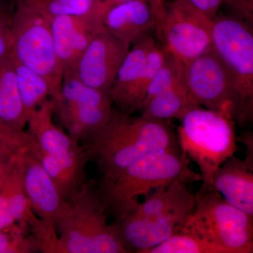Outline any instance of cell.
<instances>
[{"mask_svg": "<svg viewBox=\"0 0 253 253\" xmlns=\"http://www.w3.org/2000/svg\"><path fill=\"white\" fill-rule=\"evenodd\" d=\"M190 4L211 19L217 16L218 10L226 0H187Z\"/></svg>", "mask_w": 253, "mask_h": 253, "instance_id": "30", "label": "cell"}, {"mask_svg": "<svg viewBox=\"0 0 253 253\" xmlns=\"http://www.w3.org/2000/svg\"><path fill=\"white\" fill-rule=\"evenodd\" d=\"M188 89L198 104L237 121L239 96L227 68L214 50L184 65Z\"/></svg>", "mask_w": 253, "mask_h": 253, "instance_id": "10", "label": "cell"}, {"mask_svg": "<svg viewBox=\"0 0 253 253\" xmlns=\"http://www.w3.org/2000/svg\"><path fill=\"white\" fill-rule=\"evenodd\" d=\"M54 101L47 99L28 116V132L36 141L38 153L59 156L73 152L81 147L80 143L55 124Z\"/></svg>", "mask_w": 253, "mask_h": 253, "instance_id": "18", "label": "cell"}, {"mask_svg": "<svg viewBox=\"0 0 253 253\" xmlns=\"http://www.w3.org/2000/svg\"><path fill=\"white\" fill-rule=\"evenodd\" d=\"M12 14L6 6L0 4V60L12 51Z\"/></svg>", "mask_w": 253, "mask_h": 253, "instance_id": "29", "label": "cell"}, {"mask_svg": "<svg viewBox=\"0 0 253 253\" xmlns=\"http://www.w3.org/2000/svg\"><path fill=\"white\" fill-rule=\"evenodd\" d=\"M86 141L84 148L101 179L115 175L146 155L180 149L169 120L131 116L116 109L107 124Z\"/></svg>", "mask_w": 253, "mask_h": 253, "instance_id": "1", "label": "cell"}, {"mask_svg": "<svg viewBox=\"0 0 253 253\" xmlns=\"http://www.w3.org/2000/svg\"><path fill=\"white\" fill-rule=\"evenodd\" d=\"M212 46L227 68L240 101L237 122L244 126L253 117V34L241 18L216 16Z\"/></svg>", "mask_w": 253, "mask_h": 253, "instance_id": "6", "label": "cell"}, {"mask_svg": "<svg viewBox=\"0 0 253 253\" xmlns=\"http://www.w3.org/2000/svg\"><path fill=\"white\" fill-rule=\"evenodd\" d=\"M195 206V194L187 184L176 180L145 196L144 202L125 215L141 218L158 229L171 230L185 221Z\"/></svg>", "mask_w": 253, "mask_h": 253, "instance_id": "12", "label": "cell"}, {"mask_svg": "<svg viewBox=\"0 0 253 253\" xmlns=\"http://www.w3.org/2000/svg\"><path fill=\"white\" fill-rule=\"evenodd\" d=\"M14 60L20 97L28 118L48 97L51 98L52 91L45 78Z\"/></svg>", "mask_w": 253, "mask_h": 253, "instance_id": "24", "label": "cell"}, {"mask_svg": "<svg viewBox=\"0 0 253 253\" xmlns=\"http://www.w3.org/2000/svg\"><path fill=\"white\" fill-rule=\"evenodd\" d=\"M212 23L187 0H174L156 30L165 50L186 65L213 50Z\"/></svg>", "mask_w": 253, "mask_h": 253, "instance_id": "9", "label": "cell"}, {"mask_svg": "<svg viewBox=\"0 0 253 253\" xmlns=\"http://www.w3.org/2000/svg\"><path fill=\"white\" fill-rule=\"evenodd\" d=\"M180 122L176 136L181 152L199 168L200 191H211L217 169L240 150L235 122L202 106L190 110Z\"/></svg>", "mask_w": 253, "mask_h": 253, "instance_id": "4", "label": "cell"}, {"mask_svg": "<svg viewBox=\"0 0 253 253\" xmlns=\"http://www.w3.org/2000/svg\"><path fill=\"white\" fill-rule=\"evenodd\" d=\"M103 25L110 34L130 49L148 32L156 29L157 19L149 1L135 0L109 8Z\"/></svg>", "mask_w": 253, "mask_h": 253, "instance_id": "15", "label": "cell"}, {"mask_svg": "<svg viewBox=\"0 0 253 253\" xmlns=\"http://www.w3.org/2000/svg\"><path fill=\"white\" fill-rule=\"evenodd\" d=\"M53 101L54 115L79 143L106 126L114 111L109 93L86 85L72 71L63 73L60 94Z\"/></svg>", "mask_w": 253, "mask_h": 253, "instance_id": "8", "label": "cell"}, {"mask_svg": "<svg viewBox=\"0 0 253 253\" xmlns=\"http://www.w3.org/2000/svg\"><path fill=\"white\" fill-rule=\"evenodd\" d=\"M129 50L104 28L93 38L72 71L86 85L109 93Z\"/></svg>", "mask_w": 253, "mask_h": 253, "instance_id": "11", "label": "cell"}, {"mask_svg": "<svg viewBox=\"0 0 253 253\" xmlns=\"http://www.w3.org/2000/svg\"><path fill=\"white\" fill-rule=\"evenodd\" d=\"M16 156V155H15ZM15 156L12 157L0 154V191L4 186L5 181L12 166Z\"/></svg>", "mask_w": 253, "mask_h": 253, "instance_id": "33", "label": "cell"}, {"mask_svg": "<svg viewBox=\"0 0 253 253\" xmlns=\"http://www.w3.org/2000/svg\"><path fill=\"white\" fill-rule=\"evenodd\" d=\"M184 78V65L168 53L166 61L148 88L142 105L159 93L175 85Z\"/></svg>", "mask_w": 253, "mask_h": 253, "instance_id": "28", "label": "cell"}, {"mask_svg": "<svg viewBox=\"0 0 253 253\" xmlns=\"http://www.w3.org/2000/svg\"><path fill=\"white\" fill-rule=\"evenodd\" d=\"M23 179L31 211L44 225L56 229V223L66 212L68 201L33 151L23 154Z\"/></svg>", "mask_w": 253, "mask_h": 253, "instance_id": "13", "label": "cell"}, {"mask_svg": "<svg viewBox=\"0 0 253 253\" xmlns=\"http://www.w3.org/2000/svg\"><path fill=\"white\" fill-rule=\"evenodd\" d=\"M196 206L179 231L195 234L229 253L253 252V216L229 204L215 189L195 194Z\"/></svg>", "mask_w": 253, "mask_h": 253, "instance_id": "5", "label": "cell"}, {"mask_svg": "<svg viewBox=\"0 0 253 253\" xmlns=\"http://www.w3.org/2000/svg\"><path fill=\"white\" fill-rule=\"evenodd\" d=\"M144 253H229L227 250L210 244L195 234L179 231Z\"/></svg>", "mask_w": 253, "mask_h": 253, "instance_id": "26", "label": "cell"}, {"mask_svg": "<svg viewBox=\"0 0 253 253\" xmlns=\"http://www.w3.org/2000/svg\"><path fill=\"white\" fill-rule=\"evenodd\" d=\"M66 212L56 224L58 239L54 253H129L113 224L98 189L89 181L67 199Z\"/></svg>", "mask_w": 253, "mask_h": 253, "instance_id": "3", "label": "cell"}, {"mask_svg": "<svg viewBox=\"0 0 253 253\" xmlns=\"http://www.w3.org/2000/svg\"><path fill=\"white\" fill-rule=\"evenodd\" d=\"M42 252V243L27 221H18L0 229V253Z\"/></svg>", "mask_w": 253, "mask_h": 253, "instance_id": "25", "label": "cell"}, {"mask_svg": "<svg viewBox=\"0 0 253 253\" xmlns=\"http://www.w3.org/2000/svg\"><path fill=\"white\" fill-rule=\"evenodd\" d=\"M0 118L19 129L27 125V115L20 97L11 53L0 60Z\"/></svg>", "mask_w": 253, "mask_h": 253, "instance_id": "22", "label": "cell"}, {"mask_svg": "<svg viewBox=\"0 0 253 253\" xmlns=\"http://www.w3.org/2000/svg\"><path fill=\"white\" fill-rule=\"evenodd\" d=\"M35 154L66 200L76 193L86 181L85 169L89 156L84 146L60 156L41 153Z\"/></svg>", "mask_w": 253, "mask_h": 253, "instance_id": "20", "label": "cell"}, {"mask_svg": "<svg viewBox=\"0 0 253 253\" xmlns=\"http://www.w3.org/2000/svg\"><path fill=\"white\" fill-rule=\"evenodd\" d=\"M184 78L175 85L159 93L141 106V116L147 118L181 121L190 110L199 107Z\"/></svg>", "mask_w": 253, "mask_h": 253, "instance_id": "21", "label": "cell"}, {"mask_svg": "<svg viewBox=\"0 0 253 253\" xmlns=\"http://www.w3.org/2000/svg\"><path fill=\"white\" fill-rule=\"evenodd\" d=\"M16 6L51 18L62 16H88L100 12L98 0H16Z\"/></svg>", "mask_w": 253, "mask_h": 253, "instance_id": "23", "label": "cell"}, {"mask_svg": "<svg viewBox=\"0 0 253 253\" xmlns=\"http://www.w3.org/2000/svg\"><path fill=\"white\" fill-rule=\"evenodd\" d=\"M38 149L36 141L28 131L10 126L0 118V154L12 157L25 151L36 153Z\"/></svg>", "mask_w": 253, "mask_h": 253, "instance_id": "27", "label": "cell"}, {"mask_svg": "<svg viewBox=\"0 0 253 253\" xmlns=\"http://www.w3.org/2000/svg\"><path fill=\"white\" fill-rule=\"evenodd\" d=\"M135 1V0H98L99 2L100 12L102 14L104 17L105 13L106 12L109 8L111 6H116V5L123 4V3L128 2V1ZM148 1L151 4L152 0H145Z\"/></svg>", "mask_w": 253, "mask_h": 253, "instance_id": "34", "label": "cell"}, {"mask_svg": "<svg viewBox=\"0 0 253 253\" xmlns=\"http://www.w3.org/2000/svg\"><path fill=\"white\" fill-rule=\"evenodd\" d=\"M154 39L145 36L131 46L118 70L109 94L116 110L132 114L138 110L136 91L144 70L146 54Z\"/></svg>", "mask_w": 253, "mask_h": 253, "instance_id": "16", "label": "cell"}, {"mask_svg": "<svg viewBox=\"0 0 253 253\" xmlns=\"http://www.w3.org/2000/svg\"><path fill=\"white\" fill-rule=\"evenodd\" d=\"M25 151L15 156L4 186L0 191V229L18 221H27L32 226L39 219L30 208L23 186V157Z\"/></svg>", "mask_w": 253, "mask_h": 253, "instance_id": "19", "label": "cell"}, {"mask_svg": "<svg viewBox=\"0 0 253 253\" xmlns=\"http://www.w3.org/2000/svg\"><path fill=\"white\" fill-rule=\"evenodd\" d=\"M240 18L252 24L253 18V0H226Z\"/></svg>", "mask_w": 253, "mask_h": 253, "instance_id": "31", "label": "cell"}, {"mask_svg": "<svg viewBox=\"0 0 253 253\" xmlns=\"http://www.w3.org/2000/svg\"><path fill=\"white\" fill-rule=\"evenodd\" d=\"M190 160L180 149L163 150L146 155L106 179L98 191L106 208L116 219L139 205L140 196L179 180L186 184L202 181L201 174L190 167Z\"/></svg>", "mask_w": 253, "mask_h": 253, "instance_id": "2", "label": "cell"}, {"mask_svg": "<svg viewBox=\"0 0 253 253\" xmlns=\"http://www.w3.org/2000/svg\"><path fill=\"white\" fill-rule=\"evenodd\" d=\"M236 140H239L246 145V158L244 162L250 170L253 172V134L252 131H246L241 135L239 139H236Z\"/></svg>", "mask_w": 253, "mask_h": 253, "instance_id": "32", "label": "cell"}, {"mask_svg": "<svg viewBox=\"0 0 253 253\" xmlns=\"http://www.w3.org/2000/svg\"><path fill=\"white\" fill-rule=\"evenodd\" d=\"M153 9H154V14L156 15V19H157V26L162 21L163 16H164L165 11H166V4L165 0H152L151 2ZM156 26V27H157Z\"/></svg>", "mask_w": 253, "mask_h": 253, "instance_id": "35", "label": "cell"}, {"mask_svg": "<svg viewBox=\"0 0 253 253\" xmlns=\"http://www.w3.org/2000/svg\"><path fill=\"white\" fill-rule=\"evenodd\" d=\"M51 28L55 51L64 72L74 70L93 38L104 28L97 15L58 16L51 18Z\"/></svg>", "mask_w": 253, "mask_h": 253, "instance_id": "14", "label": "cell"}, {"mask_svg": "<svg viewBox=\"0 0 253 253\" xmlns=\"http://www.w3.org/2000/svg\"><path fill=\"white\" fill-rule=\"evenodd\" d=\"M213 189L238 209L253 216V172L235 156L226 159L215 173Z\"/></svg>", "mask_w": 253, "mask_h": 253, "instance_id": "17", "label": "cell"}, {"mask_svg": "<svg viewBox=\"0 0 253 253\" xmlns=\"http://www.w3.org/2000/svg\"><path fill=\"white\" fill-rule=\"evenodd\" d=\"M11 33L14 59L45 78L52 91L51 99H57L64 71L55 51L51 19L16 6Z\"/></svg>", "mask_w": 253, "mask_h": 253, "instance_id": "7", "label": "cell"}]
</instances>
